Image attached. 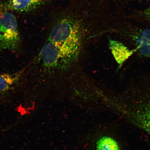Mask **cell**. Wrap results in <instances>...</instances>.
<instances>
[{
	"instance_id": "7a4b0ae2",
	"label": "cell",
	"mask_w": 150,
	"mask_h": 150,
	"mask_svg": "<svg viewBox=\"0 0 150 150\" xmlns=\"http://www.w3.org/2000/svg\"><path fill=\"white\" fill-rule=\"evenodd\" d=\"M21 37L16 16L9 11L0 16V51H15L19 48Z\"/></svg>"
},
{
	"instance_id": "5b68a950",
	"label": "cell",
	"mask_w": 150,
	"mask_h": 150,
	"mask_svg": "<svg viewBox=\"0 0 150 150\" xmlns=\"http://www.w3.org/2000/svg\"><path fill=\"white\" fill-rule=\"evenodd\" d=\"M110 47L114 59L120 65L123 64L133 53L121 42L110 40Z\"/></svg>"
},
{
	"instance_id": "52a82bcc",
	"label": "cell",
	"mask_w": 150,
	"mask_h": 150,
	"mask_svg": "<svg viewBox=\"0 0 150 150\" xmlns=\"http://www.w3.org/2000/svg\"><path fill=\"white\" fill-rule=\"evenodd\" d=\"M141 14L144 18L150 21V6L142 12Z\"/></svg>"
},
{
	"instance_id": "ba28073f",
	"label": "cell",
	"mask_w": 150,
	"mask_h": 150,
	"mask_svg": "<svg viewBox=\"0 0 150 150\" xmlns=\"http://www.w3.org/2000/svg\"><path fill=\"white\" fill-rule=\"evenodd\" d=\"M147 127L148 130H149L150 133V115L149 118V120L148 121Z\"/></svg>"
},
{
	"instance_id": "3957f363",
	"label": "cell",
	"mask_w": 150,
	"mask_h": 150,
	"mask_svg": "<svg viewBox=\"0 0 150 150\" xmlns=\"http://www.w3.org/2000/svg\"><path fill=\"white\" fill-rule=\"evenodd\" d=\"M47 0H6L0 3V16L8 11L23 13L37 8Z\"/></svg>"
},
{
	"instance_id": "6da1fadb",
	"label": "cell",
	"mask_w": 150,
	"mask_h": 150,
	"mask_svg": "<svg viewBox=\"0 0 150 150\" xmlns=\"http://www.w3.org/2000/svg\"><path fill=\"white\" fill-rule=\"evenodd\" d=\"M83 24L80 20L72 16L64 17L53 26L47 39L55 42L84 41Z\"/></svg>"
},
{
	"instance_id": "8992f818",
	"label": "cell",
	"mask_w": 150,
	"mask_h": 150,
	"mask_svg": "<svg viewBox=\"0 0 150 150\" xmlns=\"http://www.w3.org/2000/svg\"><path fill=\"white\" fill-rule=\"evenodd\" d=\"M96 150H120L119 145L113 139L104 137L97 142Z\"/></svg>"
},
{
	"instance_id": "277c9868",
	"label": "cell",
	"mask_w": 150,
	"mask_h": 150,
	"mask_svg": "<svg viewBox=\"0 0 150 150\" xmlns=\"http://www.w3.org/2000/svg\"><path fill=\"white\" fill-rule=\"evenodd\" d=\"M27 69L26 67L16 72L0 74V98L6 96L14 89L23 78Z\"/></svg>"
}]
</instances>
